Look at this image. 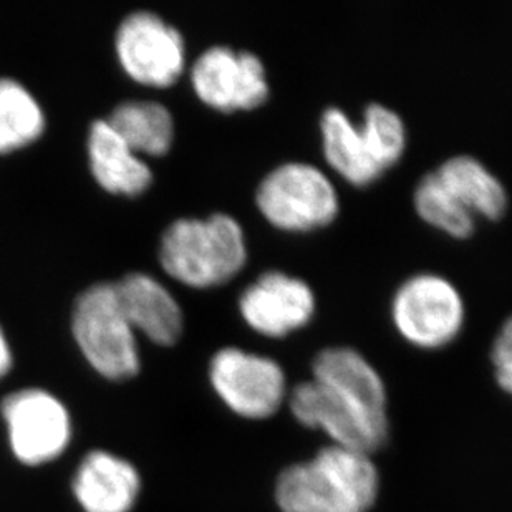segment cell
I'll return each instance as SVG.
<instances>
[{
  "label": "cell",
  "instance_id": "cell-1",
  "mask_svg": "<svg viewBox=\"0 0 512 512\" xmlns=\"http://www.w3.org/2000/svg\"><path fill=\"white\" fill-rule=\"evenodd\" d=\"M378 493L380 474L372 455L335 445L285 468L276 483L281 512H368Z\"/></svg>",
  "mask_w": 512,
  "mask_h": 512
},
{
  "label": "cell",
  "instance_id": "cell-2",
  "mask_svg": "<svg viewBox=\"0 0 512 512\" xmlns=\"http://www.w3.org/2000/svg\"><path fill=\"white\" fill-rule=\"evenodd\" d=\"M247 254L246 232L228 213L176 219L163 232L158 251L168 276L199 289L228 282L244 267Z\"/></svg>",
  "mask_w": 512,
  "mask_h": 512
},
{
  "label": "cell",
  "instance_id": "cell-3",
  "mask_svg": "<svg viewBox=\"0 0 512 512\" xmlns=\"http://www.w3.org/2000/svg\"><path fill=\"white\" fill-rule=\"evenodd\" d=\"M72 332L83 357L102 377L121 382L140 372L135 329L121 309L115 282H97L78 295Z\"/></svg>",
  "mask_w": 512,
  "mask_h": 512
},
{
  "label": "cell",
  "instance_id": "cell-4",
  "mask_svg": "<svg viewBox=\"0 0 512 512\" xmlns=\"http://www.w3.org/2000/svg\"><path fill=\"white\" fill-rule=\"evenodd\" d=\"M256 204L276 228L312 231L332 223L340 211L339 191L322 168L309 161H284L261 179Z\"/></svg>",
  "mask_w": 512,
  "mask_h": 512
},
{
  "label": "cell",
  "instance_id": "cell-5",
  "mask_svg": "<svg viewBox=\"0 0 512 512\" xmlns=\"http://www.w3.org/2000/svg\"><path fill=\"white\" fill-rule=\"evenodd\" d=\"M398 334L420 348H440L458 337L466 305L448 277L418 272L398 285L390 304Z\"/></svg>",
  "mask_w": 512,
  "mask_h": 512
},
{
  "label": "cell",
  "instance_id": "cell-6",
  "mask_svg": "<svg viewBox=\"0 0 512 512\" xmlns=\"http://www.w3.org/2000/svg\"><path fill=\"white\" fill-rule=\"evenodd\" d=\"M214 392L232 413L246 420H266L289 398L281 363L261 353L224 347L209 363Z\"/></svg>",
  "mask_w": 512,
  "mask_h": 512
},
{
  "label": "cell",
  "instance_id": "cell-7",
  "mask_svg": "<svg viewBox=\"0 0 512 512\" xmlns=\"http://www.w3.org/2000/svg\"><path fill=\"white\" fill-rule=\"evenodd\" d=\"M287 400L295 420L325 433L332 445L372 455L387 443L388 416L373 415L314 378L299 383Z\"/></svg>",
  "mask_w": 512,
  "mask_h": 512
},
{
  "label": "cell",
  "instance_id": "cell-8",
  "mask_svg": "<svg viewBox=\"0 0 512 512\" xmlns=\"http://www.w3.org/2000/svg\"><path fill=\"white\" fill-rule=\"evenodd\" d=\"M10 450L20 463L42 466L65 453L72 440V420L67 406L40 388L10 393L2 401Z\"/></svg>",
  "mask_w": 512,
  "mask_h": 512
},
{
  "label": "cell",
  "instance_id": "cell-9",
  "mask_svg": "<svg viewBox=\"0 0 512 512\" xmlns=\"http://www.w3.org/2000/svg\"><path fill=\"white\" fill-rule=\"evenodd\" d=\"M115 49L123 70L150 87H170L186 65L183 34L150 10H136L121 20Z\"/></svg>",
  "mask_w": 512,
  "mask_h": 512
},
{
  "label": "cell",
  "instance_id": "cell-10",
  "mask_svg": "<svg viewBox=\"0 0 512 512\" xmlns=\"http://www.w3.org/2000/svg\"><path fill=\"white\" fill-rule=\"evenodd\" d=\"M189 78L199 100L219 112L261 107L271 93L262 58L228 45H213L201 52Z\"/></svg>",
  "mask_w": 512,
  "mask_h": 512
},
{
  "label": "cell",
  "instance_id": "cell-11",
  "mask_svg": "<svg viewBox=\"0 0 512 512\" xmlns=\"http://www.w3.org/2000/svg\"><path fill=\"white\" fill-rule=\"evenodd\" d=\"M317 310V297L309 282L289 272H262L239 297L242 319L257 334L285 337L309 324Z\"/></svg>",
  "mask_w": 512,
  "mask_h": 512
},
{
  "label": "cell",
  "instance_id": "cell-12",
  "mask_svg": "<svg viewBox=\"0 0 512 512\" xmlns=\"http://www.w3.org/2000/svg\"><path fill=\"white\" fill-rule=\"evenodd\" d=\"M121 309L135 332L151 342L171 347L183 334V310L158 279L145 272H130L115 282Z\"/></svg>",
  "mask_w": 512,
  "mask_h": 512
},
{
  "label": "cell",
  "instance_id": "cell-13",
  "mask_svg": "<svg viewBox=\"0 0 512 512\" xmlns=\"http://www.w3.org/2000/svg\"><path fill=\"white\" fill-rule=\"evenodd\" d=\"M140 473L110 451H90L73 478V494L85 512H130L140 496Z\"/></svg>",
  "mask_w": 512,
  "mask_h": 512
},
{
  "label": "cell",
  "instance_id": "cell-14",
  "mask_svg": "<svg viewBox=\"0 0 512 512\" xmlns=\"http://www.w3.org/2000/svg\"><path fill=\"white\" fill-rule=\"evenodd\" d=\"M312 378L373 415L388 416L387 388L377 368L352 347H327L312 362Z\"/></svg>",
  "mask_w": 512,
  "mask_h": 512
},
{
  "label": "cell",
  "instance_id": "cell-15",
  "mask_svg": "<svg viewBox=\"0 0 512 512\" xmlns=\"http://www.w3.org/2000/svg\"><path fill=\"white\" fill-rule=\"evenodd\" d=\"M88 160L97 183L113 194L138 196L153 181L150 166L126 145L105 118L90 126Z\"/></svg>",
  "mask_w": 512,
  "mask_h": 512
},
{
  "label": "cell",
  "instance_id": "cell-16",
  "mask_svg": "<svg viewBox=\"0 0 512 512\" xmlns=\"http://www.w3.org/2000/svg\"><path fill=\"white\" fill-rule=\"evenodd\" d=\"M320 136L325 160L348 183L367 186L385 173L373 158L360 126L343 108H325L320 115Z\"/></svg>",
  "mask_w": 512,
  "mask_h": 512
},
{
  "label": "cell",
  "instance_id": "cell-17",
  "mask_svg": "<svg viewBox=\"0 0 512 512\" xmlns=\"http://www.w3.org/2000/svg\"><path fill=\"white\" fill-rule=\"evenodd\" d=\"M435 173L450 193L474 216L498 219L508 209L509 196L503 181L471 155L446 158Z\"/></svg>",
  "mask_w": 512,
  "mask_h": 512
},
{
  "label": "cell",
  "instance_id": "cell-18",
  "mask_svg": "<svg viewBox=\"0 0 512 512\" xmlns=\"http://www.w3.org/2000/svg\"><path fill=\"white\" fill-rule=\"evenodd\" d=\"M105 120L136 155L163 156L171 150L174 120L163 103L151 100L121 102Z\"/></svg>",
  "mask_w": 512,
  "mask_h": 512
},
{
  "label": "cell",
  "instance_id": "cell-19",
  "mask_svg": "<svg viewBox=\"0 0 512 512\" xmlns=\"http://www.w3.org/2000/svg\"><path fill=\"white\" fill-rule=\"evenodd\" d=\"M45 113L24 83L0 77V153H10L39 140Z\"/></svg>",
  "mask_w": 512,
  "mask_h": 512
},
{
  "label": "cell",
  "instance_id": "cell-20",
  "mask_svg": "<svg viewBox=\"0 0 512 512\" xmlns=\"http://www.w3.org/2000/svg\"><path fill=\"white\" fill-rule=\"evenodd\" d=\"M416 213L423 221L455 237H468L474 231V216L464 208L435 171L421 176L413 191Z\"/></svg>",
  "mask_w": 512,
  "mask_h": 512
},
{
  "label": "cell",
  "instance_id": "cell-21",
  "mask_svg": "<svg viewBox=\"0 0 512 512\" xmlns=\"http://www.w3.org/2000/svg\"><path fill=\"white\" fill-rule=\"evenodd\" d=\"M367 140L373 158L387 171L405 153L408 131L400 113L383 103H368L358 123Z\"/></svg>",
  "mask_w": 512,
  "mask_h": 512
},
{
  "label": "cell",
  "instance_id": "cell-22",
  "mask_svg": "<svg viewBox=\"0 0 512 512\" xmlns=\"http://www.w3.org/2000/svg\"><path fill=\"white\" fill-rule=\"evenodd\" d=\"M491 362L496 382L512 397V315L504 320L494 339Z\"/></svg>",
  "mask_w": 512,
  "mask_h": 512
},
{
  "label": "cell",
  "instance_id": "cell-23",
  "mask_svg": "<svg viewBox=\"0 0 512 512\" xmlns=\"http://www.w3.org/2000/svg\"><path fill=\"white\" fill-rule=\"evenodd\" d=\"M12 350H10L9 342L5 339L4 330L0 327V380L10 372L12 368Z\"/></svg>",
  "mask_w": 512,
  "mask_h": 512
}]
</instances>
